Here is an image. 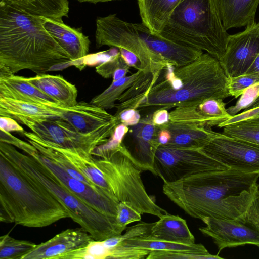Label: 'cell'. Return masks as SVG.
<instances>
[{
  "label": "cell",
  "mask_w": 259,
  "mask_h": 259,
  "mask_svg": "<svg viewBox=\"0 0 259 259\" xmlns=\"http://www.w3.org/2000/svg\"><path fill=\"white\" fill-rule=\"evenodd\" d=\"M259 174L232 169L200 172L164 182L163 192L186 213L202 220L233 219L245 212L259 191Z\"/></svg>",
  "instance_id": "1"
},
{
  "label": "cell",
  "mask_w": 259,
  "mask_h": 259,
  "mask_svg": "<svg viewBox=\"0 0 259 259\" xmlns=\"http://www.w3.org/2000/svg\"><path fill=\"white\" fill-rule=\"evenodd\" d=\"M71 61L45 29L42 17L0 4L1 69L13 74L28 69L39 75Z\"/></svg>",
  "instance_id": "2"
},
{
  "label": "cell",
  "mask_w": 259,
  "mask_h": 259,
  "mask_svg": "<svg viewBox=\"0 0 259 259\" xmlns=\"http://www.w3.org/2000/svg\"><path fill=\"white\" fill-rule=\"evenodd\" d=\"M228 83V78L219 61L207 53L180 67L168 63L137 109L168 110L210 98L223 100L230 96Z\"/></svg>",
  "instance_id": "3"
},
{
  "label": "cell",
  "mask_w": 259,
  "mask_h": 259,
  "mask_svg": "<svg viewBox=\"0 0 259 259\" xmlns=\"http://www.w3.org/2000/svg\"><path fill=\"white\" fill-rule=\"evenodd\" d=\"M70 218L67 209L35 179L0 155V221L30 228Z\"/></svg>",
  "instance_id": "4"
},
{
  "label": "cell",
  "mask_w": 259,
  "mask_h": 259,
  "mask_svg": "<svg viewBox=\"0 0 259 259\" xmlns=\"http://www.w3.org/2000/svg\"><path fill=\"white\" fill-rule=\"evenodd\" d=\"M160 34L204 51L219 61L225 54L229 36L223 25L219 0H182Z\"/></svg>",
  "instance_id": "5"
},
{
  "label": "cell",
  "mask_w": 259,
  "mask_h": 259,
  "mask_svg": "<svg viewBox=\"0 0 259 259\" xmlns=\"http://www.w3.org/2000/svg\"><path fill=\"white\" fill-rule=\"evenodd\" d=\"M0 155L44 185L67 209L70 218L89 233L94 240H103L118 236L126 229L117 224L116 218L97 211L69 191L33 157L2 142H0Z\"/></svg>",
  "instance_id": "6"
},
{
  "label": "cell",
  "mask_w": 259,
  "mask_h": 259,
  "mask_svg": "<svg viewBox=\"0 0 259 259\" xmlns=\"http://www.w3.org/2000/svg\"><path fill=\"white\" fill-rule=\"evenodd\" d=\"M94 154L104 156L107 159L106 179L112 198L119 202L128 203L141 214L146 213L160 218L168 213L148 194L141 178L143 170L123 142L110 150L96 149Z\"/></svg>",
  "instance_id": "7"
},
{
  "label": "cell",
  "mask_w": 259,
  "mask_h": 259,
  "mask_svg": "<svg viewBox=\"0 0 259 259\" xmlns=\"http://www.w3.org/2000/svg\"><path fill=\"white\" fill-rule=\"evenodd\" d=\"M143 23L127 22L115 14L98 17L95 33L96 47L108 46L127 50L139 59L141 71L158 74L169 63L149 47L143 36Z\"/></svg>",
  "instance_id": "8"
},
{
  "label": "cell",
  "mask_w": 259,
  "mask_h": 259,
  "mask_svg": "<svg viewBox=\"0 0 259 259\" xmlns=\"http://www.w3.org/2000/svg\"><path fill=\"white\" fill-rule=\"evenodd\" d=\"M25 125L44 140L63 148L92 154L99 146L107 143L116 127V122L90 134H83L61 119H39L23 116L11 117Z\"/></svg>",
  "instance_id": "9"
},
{
  "label": "cell",
  "mask_w": 259,
  "mask_h": 259,
  "mask_svg": "<svg viewBox=\"0 0 259 259\" xmlns=\"http://www.w3.org/2000/svg\"><path fill=\"white\" fill-rule=\"evenodd\" d=\"M205 227L199 228L211 237L218 247L217 254L225 248L253 244L259 248V191L247 210L236 218L225 220L206 217Z\"/></svg>",
  "instance_id": "10"
},
{
  "label": "cell",
  "mask_w": 259,
  "mask_h": 259,
  "mask_svg": "<svg viewBox=\"0 0 259 259\" xmlns=\"http://www.w3.org/2000/svg\"><path fill=\"white\" fill-rule=\"evenodd\" d=\"M155 175L163 182L181 180L200 172L229 169L210 157L201 149L160 145L156 152Z\"/></svg>",
  "instance_id": "11"
},
{
  "label": "cell",
  "mask_w": 259,
  "mask_h": 259,
  "mask_svg": "<svg viewBox=\"0 0 259 259\" xmlns=\"http://www.w3.org/2000/svg\"><path fill=\"white\" fill-rule=\"evenodd\" d=\"M200 149L230 169L247 174H259V144L215 132Z\"/></svg>",
  "instance_id": "12"
},
{
  "label": "cell",
  "mask_w": 259,
  "mask_h": 259,
  "mask_svg": "<svg viewBox=\"0 0 259 259\" xmlns=\"http://www.w3.org/2000/svg\"><path fill=\"white\" fill-rule=\"evenodd\" d=\"M29 156L41 163L62 185L88 205L104 214L116 217L119 202L104 191L72 177L37 149Z\"/></svg>",
  "instance_id": "13"
},
{
  "label": "cell",
  "mask_w": 259,
  "mask_h": 259,
  "mask_svg": "<svg viewBox=\"0 0 259 259\" xmlns=\"http://www.w3.org/2000/svg\"><path fill=\"white\" fill-rule=\"evenodd\" d=\"M259 54V22L229 35L225 52L219 60L228 78L244 74Z\"/></svg>",
  "instance_id": "14"
},
{
  "label": "cell",
  "mask_w": 259,
  "mask_h": 259,
  "mask_svg": "<svg viewBox=\"0 0 259 259\" xmlns=\"http://www.w3.org/2000/svg\"><path fill=\"white\" fill-rule=\"evenodd\" d=\"M58 111L61 119L83 134H90L113 123L120 122L114 115L90 102L81 101L71 106L60 105Z\"/></svg>",
  "instance_id": "15"
},
{
  "label": "cell",
  "mask_w": 259,
  "mask_h": 259,
  "mask_svg": "<svg viewBox=\"0 0 259 259\" xmlns=\"http://www.w3.org/2000/svg\"><path fill=\"white\" fill-rule=\"evenodd\" d=\"M152 113L142 118L133 126L132 131V156L143 171L155 175L154 163L156 152L160 145L158 141L160 128L155 125Z\"/></svg>",
  "instance_id": "16"
},
{
  "label": "cell",
  "mask_w": 259,
  "mask_h": 259,
  "mask_svg": "<svg viewBox=\"0 0 259 259\" xmlns=\"http://www.w3.org/2000/svg\"><path fill=\"white\" fill-rule=\"evenodd\" d=\"M93 239L81 227L67 229L48 241L37 244L22 259H59L67 252L84 247Z\"/></svg>",
  "instance_id": "17"
},
{
  "label": "cell",
  "mask_w": 259,
  "mask_h": 259,
  "mask_svg": "<svg viewBox=\"0 0 259 259\" xmlns=\"http://www.w3.org/2000/svg\"><path fill=\"white\" fill-rule=\"evenodd\" d=\"M42 25L52 37L70 56L72 61L79 60L89 52V37L62 20L42 17Z\"/></svg>",
  "instance_id": "18"
},
{
  "label": "cell",
  "mask_w": 259,
  "mask_h": 259,
  "mask_svg": "<svg viewBox=\"0 0 259 259\" xmlns=\"http://www.w3.org/2000/svg\"><path fill=\"white\" fill-rule=\"evenodd\" d=\"M25 79L59 104L71 106L77 103V88L61 75L42 74Z\"/></svg>",
  "instance_id": "19"
},
{
  "label": "cell",
  "mask_w": 259,
  "mask_h": 259,
  "mask_svg": "<svg viewBox=\"0 0 259 259\" xmlns=\"http://www.w3.org/2000/svg\"><path fill=\"white\" fill-rule=\"evenodd\" d=\"M0 97L52 107L58 104L27 81L25 77L14 74L0 77Z\"/></svg>",
  "instance_id": "20"
},
{
  "label": "cell",
  "mask_w": 259,
  "mask_h": 259,
  "mask_svg": "<svg viewBox=\"0 0 259 259\" xmlns=\"http://www.w3.org/2000/svg\"><path fill=\"white\" fill-rule=\"evenodd\" d=\"M149 236L157 240L179 244L195 243V238L186 221L178 215L168 213L163 214L154 223Z\"/></svg>",
  "instance_id": "21"
},
{
  "label": "cell",
  "mask_w": 259,
  "mask_h": 259,
  "mask_svg": "<svg viewBox=\"0 0 259 259\" xmlns=\"http://www.w3.org/2000/svg\"><path fill=\"white\" fill-rule=\"evenodd\" d=\"M219 3L223 25L227 30L256 22L259 0H219Z\"/></svg>",
  "instance_id": "22"
},
{
  "label": "cell",
  "mask_w": 259,
  "mask_h": 259,
  "mask_svg": "<svg viewBox=\"0 0 259 259\" xmlns=\"http://www.w3.org/2000/svg\"><path fill=\"white\" fill-rule=\"evenodd\" d=\"M0 4L32 16L59 20L67 17L69 11L68 0H0Z\"/></svg>",
  "instance_id": "23"
},
{
  "label": "cell",
  "mask_w": 259,
  "mask_h": 259,
  "mask_svg": "<svg viewBox=\"0 0 259 259\" xmlns=\"http://www.w3.org/2000/svg\"><path fill=\"white\" fill-rule=\"evenodd\" d=\"M181 1L138 0L142 23L153 33L160 34Z\"/></svg>",
  "instance_id": "24"
},
{
  "label": "cell",
  "mask_w": 259,
  "mask_h": 259,
  "mask_svg": "<svg viewBox=\"0 0 259 259\" xmlns=\"http://www.w3.org/2000/svg\"><path fill=\"white\" fill-rule=\"evenodd\" d=\"M58 104L54 107L0 97V116H23L39 119H61Z\"/></svg>",
  "instance_id": "25"
},
{
  "label": "cell",
  "mask_w": 259,
  "mask_h": 259,
  "mask_svg": "<svg viewBox=\"0 0 259 259\" xmlns=\"http://www.w3.org/2000/svg\"><path fill=\"white\" fill-rule=\"evenodd\" d=\"M167 130L171 139L167 145L176 147L200 149L214 136L211 127L170 124L159 127Z\"/></svg>",
  "instance_id": "26"
},
{
  "label": "cell",
  "mask_w": 259,
  "mask_h": 259,
  "mask_svg": "<svg viewBox=\"0 0 259 259\" xmlns=\"http://www.w3.org/2000/svg\"><path fill=\"white\" fill-rule=\"evenodd\" d=\"M123 245L153 251H174L196 253L205 255L208 258L221 259L218 254H210L205 246L201 243L187 245L159 240L149 235L141 236L126 239L120 243Z\"/></svg>",
  "instance_id": "27"
},
{
  "label": "cell",
  "mask_w": 259,
  "mask_h": 259,
  "mask_svg": "<svg viewBox=\"0 0 259 259\" xmlns=\"http://www.w3.org/2000/svg\"><path fill=\"white\" fill-rule=\"evenodd\" d=\"M143 72L133 84L120 96L115 107V115L126 109H136L146 95L150 87L159 75Z\"/></svg>",
  "instance_id": "28"
},
{
  "label": "cell",
  "mask_w": 259,
  "mask_h": 259,
  "mask_svg": "<svg viewBox=\"0 0 259 259\" xmlns=\"http://www.w3.org/2000/svg\"><path fill=\"white\" fill-rule=\"evenodd\" d=\"M143 71L137 70L129 76L112 81L111 84L101 93L92 98L90 103L99 108L109 109L115 107L117 101L120 96L138 79Z\"/></svg>",
  "instance_id": "29"
},
{
  "label": "cell",
  "mask_w": 259,
  "mask_h": 259,
  "mask_svg": "<svg viewBox=\"0 0 259 259\" xmlns=\"http://www.w3.org/2000/svg\"><path fill=\"white\" fill-rule=\"evenodd\" d=\"M36 244L24 240H18L9 234L0 237V259H22L33 250Z\"/></svg>",
  "instance_id": "30"
},
{
  "label": "cell",
  "mask_w": 259,
  "mask_h": 259,
  "mask_svg": "<svg viewBox=\"0 0 259 259\" xmlns=\"http://www.w3.org/2000/svg\"><path fill=\"white\" fill-rule=\"evenodd\" d=\"M223 134L259 144V121L255 119L225 126Z\"/></svg>",
  "instance_id": "31"
},
{
  "label": "cell",
  "mask_w": 259,
  "mask_h": 259,
  "mask_svg": "<svg viewBox=\"0 0 259 259\" xmlns=\"http://www.w3.org/2000/svg\"><path fill=\"white\" fill-rule=\"evenodd\" d=\"M198 106L204 115L209 120L211 126L218 125L231 117L225 108L223 100L219 98H210L198 102Z\"/></svg>",
  "instance_id": "32"
},
{
  "label": "cell",
  "mask_w": 259,
  "mask_h": 259,
  "mask_svg": "<svg viewBox=\"0 0 259 259\" xmlns=\"http://www.w3.org/2000/svg\"><path fill=\"white\" fill-rule=\"evenodd\" d=\"M258 98L259 82L247 88L236 104L227 108V111L230 115L234 116L243 109H249Z\"/></svg>",
  "instance_id": "33"
},
{
  "label": "cell",
  "mask_w": 259,
  "mask_h": 259,
  "mask_svg": "<svg viewBox=\"0 0 259 259\" xmlns=\"http://www.w3.org/2000/svg\"><path fill=\"white\" fill-rule=\"evenodd\" d=\"M258 82L259 76L255 74H244L228 78L229 96L237 98L247 88Z\"/></svg>",
  "instance_id": "34"
},
{
  "label": "cell",
  "mask_w": 259,
  "mask_h": 259,
  "mask_svg": "<svg viewBox=\"0 0 259 259\" xmlns=\"http://www.w3.org/2000/svg\"><path fill=\"white\" fill-rule=\"evenodd\" d=\"M150 253L146 249L126 246L119 243L110 250L109 259L146 258Z\"/></svg>",
  "instance_id": "35"
},
{
  "label": "cell",
  "mask_w": 259,
  "mask_h": 259,
  "mask_svg": "<svg viewBox=\"0 0 259 259\" xmlns=\"http://www.w3.org/2000/svg\"><path fill=\"white\" fill-rule=\"evenodd\" d=\"M141 220V214L128 203L125 202L119 203L116 221L119 226L126 229L128 224Z\"/></svg>",
  "instance_id": "36"
},
{
  "label": "cell",
  "mask_w": 259,
  "mask_h": 259,
  "mask_svg": "<svg viewBox=\"0 0 259 259\" xmlns=\"http://www.w3.org/2000/svg\"><path fill=\"white\" fill-rule=\"evenodd\" d=\"M146 259H208L207 257L193 253L174 251H153Z\"/></svg>",
  "instance_id": "37"
},
{
  "label": "cell",
  "mask_w": 259,
  "mask_h": 259,
  "mask_svg": "<svg viewBox=\"0 0 259 259\" xmlns=\"http://www.w3.org/2000/svg\"><path fill=\"white\" fill-rule=\"evenodd\" d=\"M126 65L120 53L111 60L97 65L96 71L103 78L108 79L112 77L114 72L118 68Z\"/></svg>",
  "instance_id": "38"
},
{
  "label": "cell",
  "mask_w": 259,
  "mask_h": 259,
  "mask_svg": "<svg viewBox=\"0 0 259 259\" xmlns=\"http://www.w3.org/2000/svg\"><path fill=\"white\" fill-rule=\"evenodd\" d=\"M128 126L120 123L116 127L108 142L98 146L96 149L100 150H107L117 147L123 142V138L128 133Z\"/></svg>",
  "instance_id": "39"
},
{
  "label": "cell",
  "mask_w": 259,
  "mask_h": 259,
  "mask_svg": "<svg viewBox=\"0 0 259 259\" xmlns=\"http://www.w3.org/2000/svg\"><path fill=\"white\" fill-rule=\"evenodd\" d=\"M259 117V106L248 109L240 113L232 116L229 119L223 121L218 125L219 127H223L225 126Z\"/></svg>",
  "instance_id": "40"
},
{
  "label": "cell",
  "mask_w": 259,
  "mask_h": 259,
  "mask_svg": "<svg viewBox=\"0 0 259 259\" xmlns=\"http://www.w3.org/2000/svg\"><path fill=\"white\" fill-rule=\"evenodd\" d=\"M121 123L127 126H134L138 124L141 120L139 111L136 109H126L116 115H114Z\"/></svg>",
  "instance_id": "41"
},
{
  "label": "cell",
  "mask_w": 259,
  "mask_h": 259,
  "mask_svg": "<svg viewBox=\"0 0 259 259\" xmlns=\"http://www.w3.org/2000/svg\"><path fill=\"white\" fill-rule=\"evenodd\" d=\"M0 130L10 133L16 132L23 133L25 131L16 120L8 116H0Z\"/></svg>",
  "instance_id": "42"
},
{
  "label": "cell",
  "mask_w": 259,
  "mask_h": 259,
  "mask_svg": "<svg viewBox=\"0 0 259 259\" xmlns=\"http://www.w3.org/2000/svg\"><path fill=\"white\" fill-rule=\"evenodd\" d=\"M152 118L155 125L161 127L169 122V112L168 110L165 109L156 110L152 113Z\"/></svg>",
  "instance_id": "43"
},
{
  "label": "cell",
  "mask_w": 259,
  "mask_h": 259,
  "mask_svg": "<svg viewBox=\"0 0 259 259\" xmlns=\"http://www.w3.org/2000/svg\"><path fill=\"white\" fill-rule=\"evenodd\" d=\"M118 49L121 57L127 65L136 69L137 70H141L139 59L135 54L123 49Z\"/></svg>",
  "instance_id": "44"
},
{
  "label": "cell",
  "mask_w": 259,
  "mask_h": 259,
  "mask_svg": "<svg viewBox=\"0 0 259 259\" xmlns=\"http://www.w3.org/2000/svg\"><path fill=\"white\" fill-rule=\"evenodd\" d=\"M171 139L170 132L165 128H160L158 133V141L161 145H165L168 144Z\"/></svg>",
  "instance_id": "45"
},
{
  "label": "cell",
  "mask_w": 259,
  "mask_h": 259,
  "mask_svg": "<svg viewBox=\"0 0 259 259\" xmlns=\"http://www.w3.org/2000/svg\"><path fill=\"white\" fill-rule=\"evenodd\" d=\"M130 66L126 65L118 68L114 72L112 76V81H115L124 77L129 72Z\"/></svg>",
  "instance_id": "46"
},
{
  "label": "cell",
  "mask_w": 259,
  "mask_h": 259,
  "mask_svg": "<svg viewBox=\"0 0 259 259\" xmlns=\"http://www.w3.org/2000/svg\"><path fill=\"white\" fill-rule=\"evenodd\" d=\"M245 74H255L259 76V54Z\"/></svg>",
  "instance_id": "47"
},
{
  "label": "cell",
  "mask_w": 259,
  "mask_h": 259,
  "mask_svg": "<svg viewBox=\"0 0 259 259\" xmlns=\"http://www.w3.org/2000/svg\"><path fill=\"white\" fill-rule=\"evenodd\" d=\"M77 1L79 2H89V3L96 4L97 3H100V2H109V1H116V0H77Z\"/></svg>",
  "instance_id": "48"
},
{
  "label": "cell",
  "mask_w": 259,
  "mask_h": 259,
  "mask_svg": "<svg viewBox=\"0 0 259 259\" xmlns=\"http://www.w3.org/2000/svg\"><path fill=\"white\" fill-rule=\"evenodd\" d=\"M258 106H259V98L256 101V102L254 103V104L251 107H250L249 108L255 107Z\"/></svg>",
  "instance_id": "49"
}]
</instances>
